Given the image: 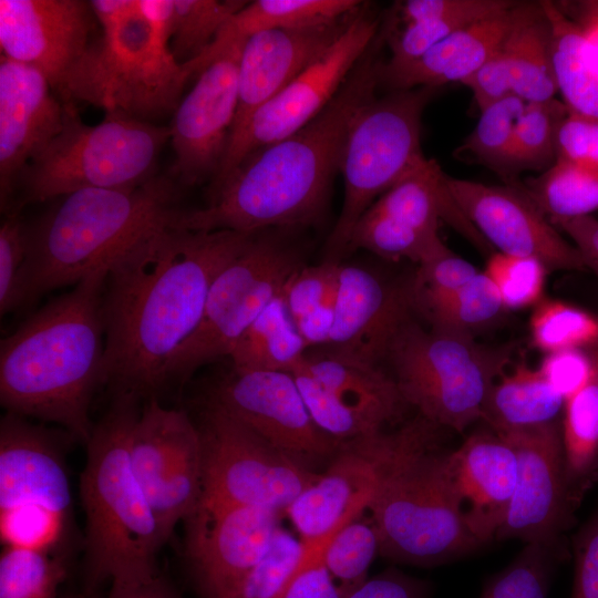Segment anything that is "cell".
<instances>
[{
  "label": "cell",
  "instance_id": "cell-1",
  "mask_svg": "<svg viewBox=\"0 0 598 598\" xmlns=\"http://www.w3.org/2000/svg\"><path fill=\"white\" fill-rule=\"evenodd\" d=\"M255 235L169 226L115 260L102 298L104 383L117 394L154 398L196 329L214 279Z\"/></svg>",
  "mask_w": 598,
  "mask_h": 598
},
{
  "label": "cell",
  "instance_id": "cell-2",
  "mask_svg": "<svg viewBox=\"0 0 598 598\" xmlns=\"http://www.w3.org/2000/svg\"><path fill=\"white\" fill-rule=\"evenodd\" d=\"M377 40L313 120L246 156L229 175L212 185L206 206L182 208L174 227L257 234L267 227L315 221L340 168L349 127L358 111L375 97L381 82L383 63L377 56Z\"/></svg>",
  "mask_w": 598,
  "mask_h": 598
},
{
  "label": "cell",
  "instance_id": "cell-3",
  "mask_svg": "<svg viewBox=\"0 0 598 598\" xmlns=\"http://www.w3.org/2000/svg\"><path fill=\"white\" fill-rule=\"evenodd\" d=\"M107 268L29 317L0 344V402L9 412L62 425L86 443L90 405L104 383L102 298Z\"/></svg>",
  "mask_w": 598,
  "mask_h": 598
},
{
  "label": "cell",
  "instance_id": "cell-4",
  "mask_svg": "<svg viewBox=\"0 0 598 598\" xmlns=\"http://www.w3.org/2000/svg\"><path fill=\"white\" fill-rule=\"evenodd\" d=\"M179 190L169 174L131 188L81 189L25 223L22 308L95 270L109 269L155 233L174 226L182 209Z\"/></svg>",
  "mask_w": 598,
  "mask_h": 598
},
{
  "label": "cell",
  "instance_id": "cell-5",
  "mask_svg": "<svg viewBox=\"0 0 598 598\" xmlns=\"http://www.w3.org/2000/svg\"><path fill=\"white\" fill-rule=\"evenodd\" d=\"M137 399L117 394L85 443L80 489L86 518V578L92 588L109 580L111 590H122L154 578L156 556L165 544L128 456Z\"/></svg>",
  "mask_w": 598,
  "mask_h": 598
},
{
  "label": "cell",
  "instance_id": "cell-6",
  "mask_svg": "<svg viewBox=\"0 0 598 598\" xmlns=\"http://www.w3.org/2000/svg\"><path fill=\"white\" fill-rule=\"evenodd\" d=\"M436 427L420 415L400 429L398 446L368 505L380 553L396 561L437 565L483 546L460 508L448 452L436 450Z\"/></svg>",
  "mask_w": 598,
  "mask_h": 598
},
{
  "label": "cell",
  "instance_id": "cell-7",
  "mask_svg": "<svg viewBox=\"0 0 598 598\" xmlns=\"http://www.w3.org/2000/svg\"><path fill=\"white\" fill-rule=\"evenodd\" d=\"M101 33L71 74L63 103L86 102L154 123L174 113L190 78L136 0H92Z\"/></svg>",
  "mask_w": 598,
  "mask_h": 598
},
{
  "label": "cell",
  "instance_id": "cell-8",
  "mask_svg": "<svg viewBox=\"0 0 598 598\" xmlns=\"http://www.w3.org/2000/svg\"><path fill=\"white\" fill-rule=\"evenodd\" d=\"M169 138V127L120 114L85 124L66 103L63 128L21 172L10 213L81 189L138 186L155 176Z\"/></svg>",
  "mask_w": 598,
  "mask_h": 598
},
{
  "label": "cell",
  "instance_id": "cell-9",
  "mask_svg": "<svg viewBox=\"0 0 598 598\" xmlns=\"http://www.w3.org/2000/svg\"><path fill=\"white\" fill-rule=\"evenodd\" d=\"M385 358L405 403L433 424L457 432L482 419L488 393L508 361L504 350L425 330L410 317L392 337Z\"/></svg>",
  "mask_w": 598,
  "mask_h": 598
},
{
  "label": "cell",
  "instance_id": "cell-10",
  "mask_svg": "<svg viewBox=\"0 0 598 598\" xmlns=\"http://www.w3.org/2000/svg\"><path fill=\"white\" fill-rule=\"evenodd\" d=\"M435 87L396 90L372 99L355 114L343 145L340 168L344 200L328 240V259L346 251L350 234L374 198L385 193L425 156L421 117Z\"/></svg>",
  "mask_w": 598,
  "mask_h": 598
},
{
  "label": "cell",
  "instance_id": "cell-11",
  "mask_svg": "<svg viewBox=\"0 0 598 598\" xmlns=\"http://www.w3.org/2000/svg\"><path fill=\"white\" fill-rule=\"evenodd\" d=\"M65 465L49 431L7 413L0 423V534L4 546L52 551L70 516Z\"/></svg>",
  "mask_w": 598,
  "mask_h": 598
},
{
  "label": "cell",
  "instance_id": "cell-12",
  "mask_svg": "<svg viewBox=\"0 0 598 598\" xmlns=\"http://www.w3.org/2000/svg\"><path fill=\"white\" fill-rule=\"evenodd\" d=\"M300 267L297 254L256 234L214 279L196 329L168 363L166 384L182 382L199 367L229 357L244 332Z\"/></svg>",
  "mask_w": 598,
  "mask_h": 598
},
{
  "label": "cell",
  "instance_id": "cell-13",
  "mask_svg": "<svg viewBox=\"0 0 598 598\" xmlns=\"http://www.w3.org/2000/svg\"><path fill=\"white\" fill-rule=\"evenodd\" d=\"M200 502L286 511L318 476L218 405L206 401Z\"/></svg>",
  "mask_w": 598,
  "mask_h": 598
},
{
  "label": "cell",
  "instance_id": "cell-14",
  "mask_svg": "<svg viewBox=\"0 0 598 598\" xmlns=\"http://www.w3.org/2000/svg\"><path fill=\"white\" fill-rule=\"evenodd\" d=\"M378 24L364 10L354 11L327 51L261 105L229 138L213 184L223 181L254 151L288 137L313 120L368 51L377 37Z\"/></svg>",
  "mask_w": 598,
  "mask_h": 598
},
{
  "label": "cell",
  "instance_id": "cell-15",
  "mask_svg": "<svg viewBox=\"0 0 598 598\" xmlns=\"http://www.w3.org/2000/svg\"><path fill=\"white\" fill-rule=\"evenodd\" d=\"M128 456L166 543L202 499L199 429L185 411L150 398L132 424Z\"/></svg>",
  "mask_w": 598,
  "mask_h": 598
},
{
  "label": "cell",
  "instance_id": "cell-16",
  "mask_svg": "<svg viewBox=\"0 0 598 598\" xmlns=\"http://www.w3.org/2000/svg\"><path fill=\"white\" fill-rule=\"evenodd\" d=\"M206 401L310 470L315 462L334 456L342 443L316 425L289 372L231 369Z\"/></svg>",
  "mask_w": 598,
  "mask_h": 598
},
{
  "label": "cell",
  "instance_id": "cell-17",
  "mask_svg": "<svg viewBox=\"0 0 598 598\" xmlns=\"http://www.w3.org/2000/svg\"><path fill=\"white\" fill-rule=\"evenodd\" d=\"M496 434L514 450L518 472L495 539L518 538L557 547L576 503L566 480L561 426L555 421Z\"/></svg>",
  "mask_w": 598,
  "mask_h": 598
},
{
  "label": "cell",
  "instance_id": "cell-18",
  "mask_svg": "<svg viewBox=\"0 0 598 598\" xmlns=\"http://www.w3.org/2000/svg\"><path fill=\"white\" fill-rule=\"evenodd\" d=\"M445 184L465 217L498 252L536 258L548 271L587 269L579 249L559 234L522 188L448 175Z\"/></svg>",
  "mask_w": 598,
  "mask_h": 598
},
{
  "label": "cell",
  "instance_id": "cell-19",
  "mask_svg": "<svg viewBox=\"0 0 598 598\" xmlns=\"http://www.w3.org/2000/svg\"><path fill=\"white\" fill-rule=\"evenodd\" d=\"M246 40L230 44L198 75L169 126L175 153L169 175L193 186L219 171L238 104V68Z\"/></svg>",
  "mask_w": 598,
  "mask_h": 598
},
{
  "label": "cell",
  "instance_id": "cell-20",
  "mask_svg": "<svg viewBox=\"0 0 598 598\" xmlns=\"http://www.w3.org/2000/svg\"><path fill=\"white\" fill-rule=\"evenodd\" d=\"M96 24L90 1L0 0L2 55L42 72L62 101Z\"/></svg>",
  "mask_w": 598,
  "mask_h": 598
},
{
  "label": "cell",
  "instance_id": "cell-21",
  "mask_svg": "<svg viewBox=\"0 0 598 598\" xmlns=\"http://www.w3.org/2000/svg\"><path fill=\"white\" fill-rule=\"evenodd\" d=\"M279 512L200 502L187 522V557L203 598H223L268 553Z\"/></svg>",
  "mask_w": 598,
  "mask_h": 598
},
{
  "label": "cell",
  "instance_id": "cell-22",
  "mask_svg": "<svg viewBox=\"0 0 598 598\" xmlns=\"http://www.w3.org/2000/svg\"><path fill=\"white\" fill-rule=\"evenodd\" d=\"M400 432L344 441L328 470L285 511L305 544H321L359 516L394 453Z\"/></svg>",
  "mask_w": 598,
  "mask_h": 598
},
{
  "label": "cell",
  "instance_id": "cell-23",
  "mask_svg": "<svg viewBox=\"0 0 598 598\" xmlns=\"http://www.w3.org/2000/svg\"><path fill=\"white\" fill-rule=\"evenodd\" d=\"M61 103L38 69L0 59V203L10 213L19 176L63 128Z\"/></svg>",
  "mask_w": 598,
  "mask_h": 598
},
{
  "label": "cell",
  "instance_id": "cell-24",
  "mask_svg": "<svg viewBox=\"0 0 598 598\" xmlns=\"http://www.w3.org/2000/svg\"><path fill=\"white\" fill-rule=\"evenodd\" d=\"M411 308L409 288L390 287L362 267L340 265L333 324L324 351L378 365Z\"/></svg>",
  "mask_w": 598,
  "mask_h": 598
},
{
  "label": "cell",
  "instance_id": "cell-25",
  "mask_svg": "<svg viewBox=\"0 0 598 598\" xmlns=\"http://www.w3.org/2000/svg\"><path fill=\"white\" fill-rule=\"evenodd\" d=\"M351 14L332 23L265 30L246 39L238 68V104L230 137L261 105L327 51L343 32Z\"/></svg>",
  "mask_w": 598,
  "mask_h": 598
},
{
  "label": "cell",
  "instance_id": "cell-26",
  "mask_svg": "<svg viewBox=\"0 0 598 598\" xmlns=\"http://www.w3.org/2000/svg\"><path fill=\"white\" fill-rule=\"evenodd\" d=\"M447 470L471 532L483 545L495 539L516 486L514 450L494 431L475 432L448 452Z\"/></svg>",
  "mask_w": 598,
  "mask_h": 598
},
{
  "label": "cell",
  "instance_id": "cell-27",
  "mask_svg": "<svg viewBox=\"0 0 598 598\" xmlns=\"http://www.w3.org/2000/svg\"><path fill=\"white\" fill-rule=\"evenodd\" d=\"M511 18L512 8L460 28L419 60L382 82L395 91L462 83L502 47Z\"/></svg>",
  "mask_w": 598,
  "mask_h": 598
},
{
  "label": "cell",
  "instance_id": "cell-28",
  "mask_svg": "<svg viewBox=\"0 0 598 598\" xmlns=\"http://www.w3.org/2000/svg\"><path fill=\"white\" fill-rule=\"evenodd\" d=\"M445 175L434 159L424 157L369 208L429 236H439L443 219L478 247L489 248L453 200Z\"/></svg>",
  "mask_w": 598,
  "mask_h": 598
},
{
  "label": "cell",
  "instance_id": "cell-29",
  "mask_svg": "<svg viewBox=\"0 0 598 598\" xmlns=\"http://www.w3.org/2000/svg\"><path fill=\"white\" fill-rule=\"evenodd\" d=\"M361 7L358 0H256L247 2L220 29L197 59L184 64L199 74L230 44L265 30L303 28L337 22Z\"/></svg>",
  "mask_w": 598,
  "mask_h": 598
},
{
  "label": "cell",
  "instance_id": "cell-30",
  "mask_svg": "<svg viewBox=\"0 0 598 598\" xmlns=\"http://www.w3.org/2000/svg\"><path fill=\"white\" fill-rule=\"evenodd\" d=\"M514 95L526 103L555 97L550 23L538 3H516L502 44Z\"/></svg>",
  "mask_w": 598,
  "mask_h": 598
},
{
  "label": "cell",
  "instance_id": "cell-31",
  "mask_svg": "<svg viewBox=\"0 0 598 598\" xmlns=\"http://www.w3.org/2000/svg\"><path fill=\"white\" fill-rule=\"evenodd\" d=\"M302 365L344 404L383 426L398 419L406 404L394 379L379 365L357 363L327 351L307 353Z\"/></svg>",
  "mask_w": 598,
  "mask_h": 598
},
{
  "label": "cell",
  "instance_id": "cell-32",
  "mask_svg": "<svg viewBox=\"0 0 598 598\" xmlns=\"http://www.w3.org/2000/svg\"><path fill=\"white\" fill-rule=\"evenodd\" d=\"M564 403L539 369L519 363L494 383L482 419L495 433L535 427L557 421Z\"/></svg>",
  "mask_w": 598,
  "mask_h": 598
},
{
  "label": "cell",
  "instance_id": "cell-33",
  "mask_svg": "<svg viewBox=\"0 0 598 598\" xmlns=\"http://www.w3.org/2000/svg\"><path fill=\"white\" fill-rule=\"evenodd\" d=\"M307 349L281 289L244 332L229 358L236 371L291 373L303 361Z\"/></svg>",
  "mask_w": 598,
  "mask_h": 598
},
{
  "label": "cell",
  "instance_id": "cell-34",
  "mask_svg": "<svg viewBox=\"0 0 598 598\" xmlns=\"http://www.w3.org/2000/svg\"><path fill=\"white\" fill-rule=\"evenodd\" d=\"M540 4L550 23L557 92L569 112L598 120V70L586 54L582 28L553 2Z\"/></svg>",
  "mask_w": 598,
  "mask_h": 598
},
{
  "label": "cell",
  "instance_id": "cell-35",
  "mask_svg": "<svg viewBox=\"0 0 598 598\" xmlns=\"http://www.w3.org/2000/svg\"><path fill=\"white\" fill-rule=\"evenodd\" d=\"M591 357L596 367L592 378L563 408L566 480L575 501L598 472V361Z\"/></svg>",
  "mask_w": 598,
  "mask_h": 598
},
{
  "label": "cell",
  "instance_id": "cell-36",
  "mask_svg": "<svg viewBox=\"0 0 598 598\" xmlns=\"http://www.w3.org/2000/svg\"><path fill=\"white\" fill-rule=\"evenodd\" d=\"M432 329L473 338V332L493 323L505 310L501 295L485 272H478L458 290L413 305Z\"/></svg>",
  "mask_w": 598,
  "mask_h": 598
},
{
  "label": "cell",
  "instance_id": "cell-37",
  "mask_svg": "<svg viewBox=\"0 0 598 598\" xmlns=\"http://www.w3.org/2000/svg\"><path fill=\"white\" fill-rule=\"evenodd\" d=\"M523 190L548 218L589 216L598 210V167L556 161Z\"/></svg>",
  "mask_w": 598,
  "mask_h": 598
},
{
  "label": "cell",
  "instance_id": "cell-38",
  "mask_svg": "<svg viewBox=\"0 0 598 598\" xmlns=\"http://www.w3.org/2000/svg\"><path fill=\"white\" fill-rule=\"evenodd\" d=\"M367 249L384 259L423 265L451 251L440 236L425 235L372 208L355 223L346 250Z\"/></svg>",
  "mask_w": 598,
  "mask_h": 598
},
{
  "label": "cell",
  "instance_id": "cell-39",
  "mask_svg": "<svg viewBox=\"0 0 598 598\" xmlns=\"http://www.w3.org/2000/svg\"><path fill=\"white\" fill-rule=\"evenodd\" d=\"M66 577L63 558L52 551L4 546L0 555V598H58Z\"/></svg>",
  "mask_w": 598,
  "mask_h": 598
},
{
  "label": "cell",
  "instance_id": "cell-40",
  "mask_svg": "<svg viewBox=\"0 0 598 598\" xmlns=\"http://www.w3.org/2000/svg\"><path fill=\"white\" fill-rule=\"evenodd\" d=\"M534 347L546 354L598 347V316L558 299H542L529 321Z\"/></svg>",
  "mask_w": 598,
  "mask_h": 598
},
{
  "label": "cell",
  "instance_id": "cell-41",
  "mask_svg": "<svg viewBox=\"0 0 598 598\" xmlns=\"http://www.w3.org/2000/svg\"><path fill=\"white\" fill-rule=\"evenodd\" d=\"M247 1L241 0H174V22L171 51L174 59L186 64L213 43L223 25Z\"/></svg>",
  "mask_w": 598,
  "mask_h": 598
},
{
  "label": "cell",
  "instance_id": "cell-42",
  "mask_svg": "<svg viewBox=\"0 0 598 598\" xmlns=\"http://www.w3.org/2000/svg\"><path fill=\"white\" fill-rule=\"evenodd\" d=\"M323 543L321 560L348 594L368 579V569L381 547L373 522L359 516L346 523Z\"/></svg>",
  "mask_w": 598,
  "mask_h": 598
},
{
  "label": "cell",
  "instance_id": "cell-43",
  "mask_svg": "<svg viewBox=\"0 0 598 598\" xmlns=\"http://www.w3.org/2000/svg\"><path fill=\"white\" fill-rule=\"evenodd\" d=\"M568 111L564 102L555 97L526 103L515 125L511 166L550 167L556 162L557 132Z\"/></svg>",
  "mask_w": 598,
  "mask_h": 598
},
{
  "label": "cell",
  "instance_id": "cell-44",
  "mask_svg": "<svg viewBox=\"0 0 598 598\" xmlns=\"http://www.w3.org/2000/svg\"><path fill=\"white\" fill-rule=\"evenodd\" d=\"M316 425L326 434L344 442L383 432L373 417L350 408L322 386L302 365L291 372Z\"/></svg>",
  "mask_w": 598,
  "mask_h": 598
},
{
  "label": "cell",
  "instance_id": "cell-45",
  "mask_svg": "<svg viewBox=\"0 0 598 598\" xmlns=\"http://www.w3.org/2000/svg\"><path fill=\"white\" fill-rule=\"evenodd\" d=\"M306 556V546L280 526L264 558L223 598H280Z\"/></svg>",
  "mask_w": 598,
  "mask_h": 598
},
{
  "label": "cell",
  "instance_id": "cell-46",
  "mask_svg": "<svg viewBox=\"0 0 598 598\" xmlns=\"http://www.w3.org/2000/svg\"><path fill=\"white\" fill-rule=\"evenodd\" d=\"M526 102L516 95L501 100L485 110L458 152L468 153L493 168L511 166L515 125Z\"/></svg>",
  "mask_w": 598,
  "mask_h": 598
},
{
  "label": "cell",
  "instance_id": "cell-47",
  "mask_svg": "<svg viewBox=\"0 0 598 598\" xmlns=\"http://www.w3.org/2000/svg\"><path fill=\"white\" fill-rule=\"evenodd\" d=\"M555 548L526 544L507 567L487 581L480 598H546Z\"/></svg>",
  "mask_w": 598,
  "mask_h": 598
},
{
  "label": "cell",
  "instance_id": "cell-48",
  "mask_svg": "<svg viewBox=\"0 0 598 598\" xmlns=\"http://www.w3.org/2000/svg\"><path fill=\"white\" fill-rule=\"evenodd\" d=\"M484 272L496 286L506 309H524L543 299L548 270L536 258L494 252Z\"/></svg>",
  "mask_w": 598,
  "mask_h": 598
},
{
  "label": "cell",
  "instance_id": "cell-49",
  "mask_svg": "<svg viewBox=\"0 0 598 598\" xmlns=\"http://www.w3.org/2000/svg\"><path fill=\"white\" fill-rule=\"evenodd\" d=\"M340 265L326 260L300 267L287 280L282 296L293 322L336 298Z\"/></svg>",
  "mask_w": 598,
  "mask_h": 598
},
{
  "label": "cell",
  "instance_id": "cell-50",
  "mask_svg": "<svg viewBox=\"0 0 598 598\" xmlns=\"http://www.w3.org/2000/svg\"><path fill=\"white\" fill-rule=\"evenodd\" d=\"M27 258L25 223L19 213L6 215L0 227V313L22 309L21 278Z\"/></svg>",
  "mask_w": 598,
  "mask_h": 598
},
{
  "label": "cell",
  "instance_id": "cell-51",
  "mask_svg": "<svg viewBox=\"0 0 598 598\" xmlns=\"http://www.w3.org/2000/svg\"><path fill=\"white\" fill-rule=\"evenodd\" d=\"M478 274L467 260L447 254L417 267V271L409 287L411 306L450 295Z\"/></svg>",
  "mask_w": 598,
  "mask_h": 598
},
{
  "label": "cell",
  "instance_id": "cell-52",
  "mask_svg": "<svg viewBox=\"0 0 598 598\" xmlns=\"http://www.w3.org/2000/svg\"><path fill=\"white\" fill-rule=\"evenodd\" d=\"M515 4L506 0H409L398 4L394 17L401 25L447 17L482 20L505 12Z\"/></svg>",
  "mask_w": 598,
  "mask_h": 598
},
{
  "label": "cell",
  "instance_id": "cell-53",
  "mask_svg": "<svg viewBox=\"0 0 598 598\" xmlns=\"http://www.w3.org/2000/svg\"><path fill=\"white\" fill-rule=\"evenodd\" d=\"M556 161L598 167V120L568 111L557 132Z\"/></svg>",
  "mask_w": 598,
  "mask_h": 598
},
{
  "label": "cell",
  "instance_id": "cell-54",
  "mask_svg": "<svg viewBox=\"0 0 598 598\" xmlns=\"http://www.w3.org/2000/svg\"><path fill=\"white\" fill-rule=\"evenodd\" d=\"M538 369L566 401L590 381L596 367L589 350L568 349L546 354Z\"/></svg>",
  "mask_w": 598,
  "mask_h": 598
},
{
  "label": "cell",
  "instance_id": "cell-55",
  "mask_svg": "<svg viewBox=\"0 0 598 598\" xmlns=\"http://www.w3.org/2000/svg\"><path fill=\"white\" fill-rule=\"evenodd\" d=\"M305 546V559L280 598H346L348 592L337 584L321 560L323 547Z\"/></svg>",
  "mask_w": 598,
  "mask_h": 598
},
{
  "label": "cell",
  "instance_id": "cell-56",
  "mask_svg": "<svg viewBox=\"0 0 598 598\" xmlns=\"http://www.w3.org/2000/svg\"><path fill=\"white\" fill-rule=\"evenodd\" d=\"M574 557L571 598H598V512L577 533Z\"/></svg>",
  "mask_w": 598,
  "mask_h": 598
},
{
  "label": "cell",
  "instance_id": "cell-57",
  "mask_svg": "<svg viewBox=\"0 0 598 598\" xmlns=\"http://www.w3.org/2000/svg\"><path fill=\"white\" fill-rule=\"evenodd\" d=\"M467 86L480 110L514 95L507 62L502 47L471 76L462 82Z\"/></svg>",
  "mask_w": 598,
  "mask_h": 598
},
{
  "label": "cell",
  "instance_id": "cell-58",
  "mask_svg": "<svg viewBox=\"0 0 598 598\" xmlns=\"http://www.w3.org/2000/svg\"><path fill=\"white\" fill-rule=\"evenodd\" d=\"M423 585L396 570H385L348 594L346 598H423Z\"/></svg>",
  "mask_w": 598,
  "mask_h": 598
},
{
  "label": "cell",
  "instance_id": "cell-59",
  "mask_svg": "<svg viewBox=\"0 0 598 598\" xmlns=\"http://www.w3.org/2000/svg\"><path fill=\"white\" fill-rule=\"evenodd\" d=\"M554 226L566 233L581 252L587 269L598 275V219L589 216L549 218Z\"/></svg>",
  "mask_w": 598,
  "mask_h": 598
},
{
  "label": "cell",
  "instance_id": "cell-60",
  "mask_svg": "<svg viewBox=\"0 0 598 598\" xmlns=\"http://www.w3.org/2000/svg\"><path fill=\"white\" fill-rule=\"evenodd\" d=\"M333 312L334 300L295 321V326L308 348L328 344L333 324Z\"/></svg>",
  "mask_w": 598,
  "mask_h": 598
},
{
  "label": "cell",
  "instance_id": "cell-61",
  "mask_svg": "<svg viewBox=\"0 0 598 598\" xmlns=\"http://www.w3.org/2000/svg\"><path fill=\"white\" fill-rule=\"evenodd\" d=\"M107 598H182L174 588L159 576L122 590H110Z\"/></svg>",
  "mask_w": 598,
  "mask_h": 598
},
{
  "label": "cell",
  "instance_id": "cell-62",
  "mask_svg": "<svg viewBox=\"0 0 598 598\" xmlns=\"http://www.w3.org/2000/svg\"><path fill=\"white\" fill-rule=\"evenodd\" d=\"M586 54L592 65L598 70V18L587 28H582Z\"/></svg>",
  "mask_w": 598,
  "mask_h": 598
},
{
  "label": "cell",
  "instance_id": "cell-63",
  "mask_svg": "<svg viewBox=\"0 0 598 598\" xmlns=\"http://www.w3.org/2000/svg\"><path fill=\"white\" fill-rule=\"evenodd\" d=\"M588 350L591 352V354L598 361V347H595V348H591V349H588Z\"/></svg>",
  "mask_w": 598,
  "mask_h": 598
},
{
  "label": "cell",
  "instance_id": "cell-64",
  "mask_svg": "<svg viewBox=\"0 0 598 598\" xmlns=\"http://www.w3.org/2000/svg\"><path fill=\"white\" fill-rule=\"evenodd\" d=\"M78 598H85V597H78Z\"/></svg>",
  "mask_w": 598,
  "mask_h": 598
}]
</instances>
